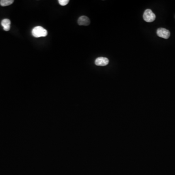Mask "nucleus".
I'll return each instance as SVG.
<instances>
[{"mask_svg":"<svg viewBox=\"0 0 175 175\" xmlns=\"http://www.w3.org/2000/svg\"><path fill=\"white\" fill-rule=\"evenodd\" d=\"M32 34L35 37H44L48 34L46 29L40 26H37L33 28Z\"/></svg>","mask_w":175,"mask_h":175,"instance_id":"nucleus-1","label":"nucleus"},{"mask_svg":"<svg viewBox=\"0 0 175 175\" xmlns=\"http://www.w3.org/2000/svg\"><path fill=\"white\" fill-rule=\"evenodd\" d=\"M143 19L146 22H151L155 20L156 19V15L151 10L147 9L146 10L144 13Z\"/></svg>","mask_w":175,"mask_h":175,"instance_id":"nucleus-2","label":"nucleus"},{"mask_svg":"<svg viewBox=\"0 0 175 175\" xmlns=\"http://www.w3.org/2000/svg\"><path fill=\"white\" fill-rule=\"evenodd\" d=\"M157 34L159 37L164 39H168L170 36V33L169 30L163 28H159L157 31Z\"/></svg>","mask_w":175,"mask_h":175,"instance_id":"nucleus-3","label":"nucleus"},{"mask_svg":"<svg viewBox=\"0 0 175 175\" xmlns=\"http://www.w3.org/2000/svg\"><path fill=\"white\" fill-rule=\"evenodd\" d=\"M109 63V59L106 57H98L95 61V64L99 66H105L108 65Z\"/></svg>","mask_w":175,"mask_h":175,"instance_id":"nucleus-4","label":"nucleus"},{"mask_svg":"<svg viewBox=\"0 0 175 175\" xmlns=\"http://www.w3.org/2000/svg\"><path fill=\"white\" fill-rule=\"evenodd\" d=\"M78 24L79 25H84V26H87L90 25V20L87 16H81L79 18L78 20Z\"/></svg>","mask_w":175,"mask_h":175,"instance_id":"nucleus-5","label":"nucleus"},{"mask_svg":"<svg viewBox=\"0 0 175 175\" xmlns=\"http://www.w3.org/2000/svg\"><path fill=\"white\" fill-rule=\"evenodd\" d=\"M11 21L8 19H3L1 22V25L3 27V30L5 31H8L10 29Z\"/></svg>","mask_w":175,"mask_h":175,"instance_id":"nucleus-6","label":"nucleus"},{"mask_svg":"<svg viewBox=\"0 0 175 175\" xmlns=\"http://www.w3.org/2000/svg\"><path fill=\"white\" fill-rule=\"evenodd\" d=\"M13 2V0H1L0 1V5L2 6H8L12 4Z\"/></svg>","mask_w":175,"mask_h":175,"instance_id":"nucleus-7","label":"nucleus"},{"mask_svg":"<svg viewBox=\"0 0 175 175\" xmlns=\"http://www.w3.org/2000/svg\"><path fill=\"white\" fill-rule=\"evenodd\" d=\"M59 5H62V6H65L66 5H67L69 2V0H59Z\"/></svg>","mask_w":175,"mask_h":175,"instance_id":"nucleus-8","label":"nucleus"}]
</instances>
